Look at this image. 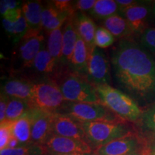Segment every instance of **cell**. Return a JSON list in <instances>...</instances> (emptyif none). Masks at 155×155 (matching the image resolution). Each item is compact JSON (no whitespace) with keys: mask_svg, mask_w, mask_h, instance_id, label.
Returning <instances> with one entry per match:
<instances>
[{"mask_svg":"<svg viewBox=\"0 0 155 155\" xmlns=\"http://www.w3.org/2000/svg\"><path fill=\"white\" fill-rule=\"evenodd\" d=\"M114 78L119 87L136 101L155 100V59L131 40L124 39L111 53Z\"/></svg>","mask_w":155,"mask_h":155,"instance_id":"cell-1","label":"cell"},{"mask_svg":"<svg viewBox=\"0 0 155 155\" xmlns=\"http://www.w3.org/2000/svg\"><path fill=\"white\" fill-rule=\"evenodd\" d=\"M96 90L103 105L127 121H137L141 115L138 103L119 89L108 84L96 86Z\"/></svg>","mask_w":155,"mask_h":155,"instance_id":"cell-2","label":"cell"},{"mask_svg":"<svg viewBox=\"0 0 155 155\" xmlns=\"http://www.w3.org/2000/svg\"><path fill=\"white\" fill-rule=\"evenodd\" d=\"M124 120L115 121H97L82 123L87 143L94 151L116 139L136 132Z\"/></svg>","mask_w":155,"mask_h":155,"instance_id":"cell-3","label":"cell"},{"mask_svg":"<svg viewBox=\"0 0 155 155\" xmlns=\"http://www.w3.org/2000/svg\"><path fill=\"white\" fill-rule=\"evenodd\" d=\"M55 82L61 89L66 101L75 103H101L96 87L86 77L73 71H63Z\"/></svg>","mask_w":155,"mask_h":155,"instance_id":"cell-4","label":"cell"},{"mask_svg":"<svg viewBox=\"0 0 155 155\" xmlns=\"http://www.w3.org/2000/svg\"><path fill=\"white\" fill-rule=\"evenodd\" d=\"M66 101L55 81H47L32 83L30 108H38L50 112H58Z\"/></svg>","mask_w":155,"mask_h":155,"instance_id":"cell-5","label":"cell"},{"mask_svg":"<svg viewBox=\"0 0 155 155\" xmlns=\"http://www.w3.org/2000/svg\"><path fill=\"white\" fill-rule=\"evenodd\" d=\"M57 113L69 116L76 121L84 122L108 121H115L120 119L101 103H75L66 101Z\"/></svg>","mask_w":155,"mask_h":155,"instance_id":"cell-6","label":"cell"},{"mask_svg":"<svg viewBox=\"0 0 155 155\" xmlns=\"http://www.w3.org/2000/svg\"><path fill=\"white\" fill-rule=\"evenodd\" d=\"M94 152L98 155H151L152 151L144 139L134 132L99 147Z\"/></svg>","mask_w":155,"mask_h":155,"instance_id":"cell-7","label":"cell"},{"mask_svg":"<svg viewBox=\"0 0 155 155\" xmlns=\"http://www.w3.org/2000/svg\"><path fill=\"white\" fill-rule=\"evenodd\" d=\"M86 78L94 86L111 82V68L105 53L96 46L90 50Z\"/></svg>","mask_w":155,"mask_h":155,"instance_id":"cell-8","label":"cell"},{"mask_svg":"<svg viewBox=\"0 0 155 155\" xmlns=\"http://www.w3.org/2000/svg\"><path fill=\"white\" fill-rule=\"evenodd\" d=\"M27 113L31 122V142L43 147L52 134V121L54 112L38 108H30Z\"/></svg>","mask_w":155,"mask_h":155,"instance_id":"cell-9","label":"cell"},{"mask_svg":"<svg viewBox=\"0 0 155 155\" xmlns=\"http://www.w3.org/2000/svg\"><path fill=\"white\" fill-rule=\"evenodd\" d=\"M46 154H91L94 152L86 141L52 134L43 146Z\"/></svg>","mask_w":155,"mask_h":155,"instance_id":"cell-10","label":"cell"},{"mask_svg":"<svg viewBox=\"0 0 155 155\" xmlns=\"http://www.w3.org/2000/svg\"><path fill=\"white\" fill-rule=\"evenodd\" d=\"M45 45V38L41 30H30L20 40L18 49L19 56L25 68L33 66V63L39 52Z\"/></svg>","mask_w":155,"mask_h":155,"instance_id":"cell-11","label":"cell"},{"mask_svg":"<svg viewBox=\"0 0 155 155\" xmlns=\"http://www.w3.org/2000/svg\"><path fill=\"white\" fill-rule=\"evenodd\" d=\"M52 134L86 141V136L82 123L69 116L57 112L53 114Z\"/></svg>","mask_w":155,"mask_h":155,"instance_id":"cell-12","label":"cell"},{"mask_svg":"<svg viewBox=\"0 0 155 155\" xmlns=\"http://www.w3.org/2000/svg\"><path fill=\"white\" fill-rule=\"evenodd\" d=\"M72 17H70L68 21L65 23L63 28V48L61 58V66L65 67V69H68L70 71L73 52L78 36L73 23Z\"/></svg>","mask_w":155,"mask_h":155,"instance_id":"cell-13","label":"cell"},{"mask_svg":"<svg viewBox=\"0 0 155 155\" xmlns=\"http://www.w3.org/2000/svg\"><path fill=\"white\" fill-rule=\"evenodd\" d=\"M72 21L78 35L86 42L89 48L91 50L96 47L95 45V35L96 32V26L91 17L83 14V12L75 13Z\"/></svg>","mask_w":155,"mask_h":155,"instance_id":"cell-14","label":"cell"},{"mask_svg":"<svg viewBox=\"0 0 155 155\" xmlns=\"http://www.w3.org/2000/svg\"><path fill=\"white\" fill-rule=\"evenodd\" d=\"M122 14L127 19L133 32L142 34L147 29V19L150 15V8L147 6L137 3L127 9Z\"/></svg>","mask_w":155,"mask_h":155,"instance_id":"cell-15","label":"cell"},{"mask_svg":"<svg viewBox=\"0 0 155 155\" xmlns=\"http://www.w3.org/2000/svg\"><path fill=\"white\" fill-rule=\"evenodd\" d=\"M32 83L17 78L5 80L2 83L1 94L9 98H17L29 101L31 98Z\"/></svg>","mask_w":155,"mask_h":155,"instance_id":"cell-16","label":"cell"},{"mask_svg":"<svg viewBox=\"0 0 155 155\" xmlns=\"http://www.w3.org/2000/svg\"><path fill=\"white\" fill-rule=\"evenodd\" d=\"M72 16L73 15L70 13L61 12L49 3L46 7L42 8V28L48 32L56 29L63 28L65 22Z\"/></svg>","mask_w":155,"mask_h":155,"instance_id":"cell-17","label":"cell"},{"mask_svg":"<svg viewBox=\"0 0 155 155\" xmlns=\"http://www.w3.org/2000/svg\"><path fill=\"white\" fill-rule=\"evenodd\" d=\"M90 55V50L81 37L78 36L73 52L71 71L86 77L87 67Z\"/></svg>","mask_w":155,"mask_h":155,"instance_id":"cell-18","label":"cell"},{"mask_svg":"<svg viewBox=\"0 0 155 155\" xmlns=\"http://www.w3.org/2000/svg\"><path fill=\"white\" fill-rule=\"evenodd\" d=\"M37 72L45 75H55L61 73V70L50 55L46 46L39 52L33 63V66Z\"/></svg>","mask_w":155,"mask_h":155,"instance_id":"cell-19","label":"cell"},{"mask_svg":"<svg viewBox=\"0 0 155 155\" xmlns=\"http://www.w3.org/2000/svg\"><path fill=\"white\" fill-rule=\"evenodd\" d=\"M41 3L39 1H29L22 5V15L31 30H41L42 12Z\"/></svg>","mask_w":155,"mask_h":155,"instance_id":"cell-20","label":"cell"},{"mask_svg":"<svg viewBox=\"0 0 155 155\" xmlns=\"http://www.w3.org/2000/svg\"><path fill=\"white\" fill-rule=\"evenodd\" d=\"M104 25V28L107 29L114 38H125L133 33L127 19L119 14L106 19Z\"/></svg>","mask_w":155,"mask_h":155,"instance_id":"cell-21","label":"cell"},{"mask_svg":"<svg viewBox=\"0 0 155 155\" xmlns=\"http://www.w3.org/2000/svg\"><path fill=\"white\" fill-rule=\"evenodd\" d=\"M12 136L19 141L22 146L32 144L31 142V122L28 113L19 119L13 121Z\"/></svg>","mask_w":155,"mask_h":155,"instance_id":"cell-22","label":"cell"},{"mask_svg":"<svg viewBox=\"0 0 155 155\" xmlns=\"http://www.w3.org/2000/svg\"><path fill=\"white\" fill-rule=\"evenodd\" d=\"M46 48L55 61L58 66H61L62 48H63V28H58L49 32L48 35Z\"/></svg>","mask_w":155,"mask_h":155,"instance_id":"cell-23","label":"cell"},{"mask_svg":"<svg viewBox=\"0 0 155 155\" xmlns=\"http://www.w3.org/2000/svg\"><path fill=\"white\" fill-rule=\"evenodd\" d=\"M120 12L119 6L114 0H96L91 15L94 18L104 19Z\"/></svg>","mask_w":155,"mask_h":155,"instance_id":"cell-24","label":"cell"},{"mask_svg":"<svg viewBox=\"0 0 155 155\" xmlns=\"http://www.w3.org/2000/svg\"><path fill=\"white\" fill-rule=\"evenodd\" d=\"M2 25L7 33L12 37L15 41H20L21 39L30 30L28 22L23 15L15 22L2 18Z\"/></svg>","mask_w":155,"mask_h":155,"instance_id":"cell-25","label":"cell"},{"mask_svg":"<svg viewBox=\"0 0 155 155\" xmlns=\"http://www.w3.org/2000/svg\"><path fill=\"white\" fill-rule=\"evenodd\" d=\"M28 102L17 98H9L7 111L6 120L15 121L21 118L30 109Z\"/></svg>","mask_w":155,"mask_h":155,"instance_id":"cell-26","label":"cell"},{"mask_svg":"<svg viewBox=\"0 0 155 155\" xmlns=\"http://www.w3.org/2000/svg\"><path fill=\"white\" fill-rule=\"evenodd\" d=\"M115 38L104 27L97 28L95 35V45L98 48H107L114 44Z\"/></svg>","mask_w":155,"mask_h":155,"instance_id":"cell-27","label":"cell"},{"mask_svg":"<svg viewBox=\"0 0 155 155\" xmlns=\"http://www.w3.org/2000/svg\"><path fill=\"white\" fill-rule=\"evenodd\" d=\"M141 43L155 59V28H150L144 30L141 36Z\"/></svg>","mask_w":155,"mask_h":155,"instance_id":"cell-28","label":"cell"},{"mask_svg":"<svg viewBox=\"0 0 155 155\" xmlns=\"http://www.w3.org/2000/svg\"><path fill=\"white\" fill-rule=\"evenodd\" d=\"M12 124L13 121L5 120L0 124V150L7 148L12 137Z\"/></svg>","mask_w":155,"mask_h":155,"instance_id":"cell-29","label":"cell"},{"mask_svg":"<svg viewBox=\"0 0 155 155\" xmlns=\"http://www.w3.org/2000/svg\"><path fill=\"white\" fill-rule=\"evenodd\" d=\"M49 3L61 12H68L73 15L75 13L74 2L69 0H53Z\"/></svg>","mask_w":155,"mask_h":155,"instance_id":"cell-30","label":"cell"},{"mask_svg":"<svg viewBox=\"0 0 155 155\" xmlns=\"http://www.w3.org/2000/svg\"><path fill=\"white\" fill-rule=\"evenodd\" d=\"M143 121L145 127L155 133V105L145 113Z\"/></svg>","mask_w":155,"mask_h":155,"instance_id":"cell-31","label":"cell"},{"mask_svg":"<svg viewBox=\"0 0 155 155\" xmlns=\"http://www.w3.org/2000/svg\"><path fill=\"white\" fill-rule=\"evenodd\" d=\"M22 4L20 2L14 1V0H2L0 2V12L2 16H4L8 10L15 9L22 7Z\"/></svg>","mask_w":155,"mask_h":155,"instance_id":"cell-32","label":"cell"},{"mask_svg":"<svg viewBox=\"0 0 155 155\" xmlns=\"http://www.w3.org/2000/svg\"><path fill=\"white\" fill-rule=\"evenodd\" d=\"M96 0H78L74 2L75 10L82 12L91 11L94 8Z\"/></svg>","mask_w":155,"mask_h":155,"instance_id":"cell-33","label":"cell"},{"mask_svg":"<svg viewBox=\"0 0 155 155\" xmlns=\"http://www.w3.org/2000/svg\"><path fill=\"white\" fill-rule=\"evenodd\" d=\"M9 99V97L1 94V98H0V122L1 123L6 120V111H7Z\"/></svg>","mask_w":155,"mask_h":155,"instance_id":"cell-34","label":"cell"},{"mask_svg":"<svg viewBox=\"0 0 155 155\" xmlns=\"http://www.w3.org/2000/svg\"><path fill=\"white\" fill-rule=\"evenodd\" d=\"M116 3L119 6L120 13H123L124 12L129 9V7L137 5L138 2L133 1V0H116Z\"/></svg>","mask_w":155,"mask_h":155,"instance_id":"cell-35","label":"cell"},{"mask_svg":"<svg viewBox=\"0 0 155 155\" xmlns=\"http://www.w3.org/2000/svg\"><path fill=\"white\" fill-rule=\"evenodd\" d=\"M21 146H22V145H21L20 143H19V141L17 140L15 137H14L12 136V138L10 139V140H9V141L8 144H7V148L15 149V148H17V147H19Z\"/></svg>","mask_w":155,"mask_h":155,"instance_id":"cell-36","label":"cell"},{"mask_svg":"<svg viewBox=\"0 0 155 155\" xmlns=\"http://www.w3.org/2000/svg\"><path fill=\"white\" fill-rule=\"evenodd\" d=\"M46 155H92L91 154H46Z\"/></svg>","mask_w":155,"mask_h":155,"instance_id":"cell-37","label":"cell"},{"mask_svg":"<svg viewBox=\"0 0 155 155\" xmlns=\"http://www.w3.org/2000/svg\"><path fill=\"white\" fill-rule=\"evenodd\" d=\"M153 10H154V14L155 15V2H154V7H153Z\"/></svg>","mask_w":155,"mask_h":155,"instance_id":"cell-38","label":"cell"},{"mask_svg":"<svg viewBox=\"0 0 155 155\" xmlns=\"http://www.w3.org/2000/svg\"><path fill=\"white\" fill-rule=\"evenodd\" d=\"M151 155H155V151H154V152H152V154H151Z\"/></svg>","mask_w":155,"mask_h":155,"instance_id":"cell-39","label":"cell"},{"mask_svg":"<svg viewBox=\"0 0 155 155\" xmlns=\"http://www.w3.org/2000/svg\"><path fill=\"white\" fill-rule=\"evenodd\" d=\"M129 155H141V154H129Z\"/></svg>","mask_w":155,"mask_h":155,"instance_id":"cell-40","label":"cell"},{"mask_svg":"<svg viewBox=\"0 0 155 155\" xmlns=\"http://www.w3.org/2000/svg\"><path fill=\"white\" fill-rule=\"evenodd\" d=\"M92 155H98V154H96V153H95V152H94V153H93V154H92Z\"/></svg>","mask_w":155,"mask_h":155,"instance_id":"cell-41","label":"cell"}]
</instances>
